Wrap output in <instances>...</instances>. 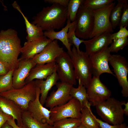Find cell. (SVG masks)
<instances>
[{
    "instance_id": "6da1fadb",
    "label": "cell",
    "mask_w": 128,
    "mask_h": 128,
    "mask_svg": "<svg viewBox=\"0 0 128 128\" xmlns=\"http://www.w3.org/2000/svg\"><path fill=\"white\" fill-rule=\"evenodd\" d=\"M17 31L9 28L0 32V61L6 63L11 69L18 66V56L22 48Z\"/></svg>"
},
{
    "instance_id": "7a4b0ae2",
    "label": "cell",
    "mask_w": 128,
    "mask_h": 128,
    "mask_svg": "<svg viewBox=\"0 0 128 128\" xmlns=\"http://www.w3.org/2000/svg\"><path fill=\"white\" fill-rule=\"evenodd\" d=\"M68 18L67 7L54 4L43 7L33 17L32 23L43 31L54 30L63 27Z\"/></svg>"
},
{
    "instance_id": "3957f363",
    "label": "cell",
    "mask_w": 128,
    "mask_h": 128,
    "mask_svg": "<svg viewBox=\"0 0 128 128\" xmlns=\"http://www.w3.org/2000/svg\"><path fill=\"white\" fill-rule=\"evenodd\" d=\"M125 102L110 97L95 106L98 114L105 122L113 125H120L124 120L122 106Z\"/></svg>"
},
{
    "instance_id": "277c9868",
    "label": "cell",
    "mask_w": 128,
    "mask_h": 128,
    "mask_svg": "<svg viewBox=\"0 0 128 128\" xmlns=\"http://www.w3.org/2000/svg\"><path fill=\"white\" fill-rule=\"evenodd\" d=\"M70 56L73 64L76 80L87 88L93 75L89 56L85 52L78 51L73 46Z\"/></svg>"
},
{
    "instance_id": "5b68a950",
    "label": "cell",
    "mask_w": 128,
    "mask_h": 128,
    "mask_svg": "<svg viewBox=\"0 0 128 128\" xmlns=\"http://www.w3.org/2000/svg\"><path fill=\"white\" fill-rule=\"evenodd\" d=\"M37 86V80H33L26 83L20 88H13L0 93V96L13 101L19 105L23 111H26L29 102L36 98Z\"/></svg>"
},
{
    "instance_id": "8992f818",
    "label": "cell",
    "mask_w": 128,
    "mask_h": 128,
    "mask_svg": "<svg viewBox=\"0 0 128 128\" xmlns=\"http://www.w3.org/2000/svg\"><path fill=\"white\" fill-rule=\"evenodd\" d=\"M75 20L76 36L83 39H89L94 27L93 9L82 4L78 10Z\"/></svg>"
},
{
    "instance_id": "52a82bcc",
    "label": "cell",
    "mask_w": 128,
    "mask_h": 128,
    "mask_svg": "<svg viewBox=\"0 0 128 128\" xmlns=\"http://www.w3.org/2000/svg\"><path fill=\"white\" fill-rule=\"evenodd\" d=\"M115 3L116 2L114 1L101 8L93 9L94 27L90 39L102 33L105 32L112 33L113 32L110 21V15Z\"/></svg>"
},
{
    "instance_id": "ba28073f",
    "label": "cell",
    "mask_w": 128,
    "mask_h": 128,
    "mask_svg": "<svg viewBox=\"0 0 128 128\" xmlns=\"http://www.w3.org/2000/svg\"><path fill=\"white\" fill-rule=\"evenodd\" d=\"M109 63L113 67L120 86L121 87L123 96L128 97V63L123 56L119 54L111 55Z\"/></svg>"
},
{
    "instance_id": "9c48e42d",
    "label": "cell",
    "mask_w": 128,
    "mask_h": 128,
    "mask_svg": "<svg viewBox=\"0 0 128 128\" xmlns=\"http://www.w3.org/2000/svg\"><path fill=\"white\" fill-rule=\"evenodd\" d=\"M82 108L80 102L72 98L66 103L50 109V119L54 123L66 118L80 119Z\"/></svg>"
},
{
    "instance_id": "30bf717a",
    "label": "cell",
    "mask_w": 128,
    "mask_h": 128,
    "mask_svg": "<svg viewBox=\"0 0 128 128\" xmlns=\"http://www.w3.org/2000/svg\"><path fill=\"white\" fill-rule=\"evenodd\" d=\"M56 72L61 82L73 85L76 84L74 67L71 59L64 51L56 59Z\"/></svg>"
},
{
    "instance_id": "8fae6325",
    "label": "cell",
    "mask_w": 128,
    "mask_h": 128,
    "mask_svg": "<svg viewBox=\"0 0 128 128\" xmlns=\"http://www.w3.org/2000/svg\"><path fill=\"white\" fill-rule=\"evenodd\" d=\"M88 100L95 106L110 97V91L100 80L99 77L93 76L86 88Z\"/></svg>"
},
{
    "instance_id": "7c38bea8",
    "label": "cell",
    "mask_w": 128,
    "mask_h": 128,
    "mask_svg": "<svg viewBox=\"0 0 128 128\" xmlns=\"http://www.w3.org/2000/svg\"><path fill=\"white\" fill-rule=\"evenodd\" d=\"M111 52L110 47H108L89 56L92 66L93 76L100 77L102 74L107 73L115 76L109 65Z\"/></svg>"
},
{
    "instance_id": "4fadbf2b",
    "label": "cell",
    "mask_w": 128,
    "mask_h": 128,
    "mask_svg": "<svg viewBox=\"0 0 128 128\" xmlns=\"http://www.w3.org/2000/svg\"><path fill=\"white\" fill-rule=\"evenodd\" d=\"M56 85L57 90L47 96L45 104L46 107L50 109L66 103L72 98L70 93L73 85L61 82Z\"/></svg>"
},
{
    "instance_id": "5bb4252c",
    "label": "cell",
    "mask_w": 128,
    "mask_h": 128,
    "mask_svg": "<svg viewBox=\"0 0 128 128\" xmlns=\"http://www.w3.org/2000/svg\"><path fill=\"white\" fill-rule=\"evenodd\" d=\"M40 89L38 85L36 98L34 101L29 102L27 110L31 116L37 121L53 125V122L50 119L51 111L41 104L40 101Z\"/></svg>"
},
{
    "instance_id": "9a60e30c",
    "label": "cell",
    "mask_w": 128,
    "mask_h": 128,
    "mask_svg": "<svg viewBox=\"0 0 128 128\" xmlns=\"http://www.w3.org/2000/svg\"><path fill=\"white\" fill-rule=\"evenodd\" d=\"M57 40L49 43L39 53L32 59L36 65L43 64L55 61L56 59L64 51L59 45Z\"/></svg>"
},
{
    "instance_id": "2e32d148",
    "label": "cell",
    "mask_w": 128,
    "mask_h": 128,
    "mask_svg": "<svg viewBox=\"0 0 128 128\" xmlns=\"http://www.w3.org/2000/svg\"><path fill=\"white\" fill-rule=\"evenodd\" d=\"M44 35L32 40L26 42L21 50V55L19 61L24 59H32L41 52L51 41Z\"/></svg>"
},
{
    "instance_id": "e0dca14e",
    "label": "cell",
    "mask_w": 128,
    "mask_h": 128,
    "mask_svg": "<svg viewBox=\"0 0 128 128\" xmlns=\"http://www.w3.org/2000/svg\"><path fill=\"white\" fill-rule=\"evenodd\" d=\"M112 33L105 32L98 34L83 43L86 53L89 55L99 52L108 47L113 41Z\"/></svg>"
},
{
    "instance_id": "ac0fdd59",
    "label": "cell",
    "mask_w": 128,
    "mask_h": 128,
    "mask_svg": "<svg viewBox=\"0 0 128 128\" xmlns=\"http://www.w3.org/2000/svg\"><path fill=\"white\" fill-rule=\"evenodd\" d=\"M36 65L32 59L19 61L18 68L14 70L12 76L13 88L19 89L26 84L25 80L31 69Z\"/></svg>"
},
{
    "instance_id": "d6986e66",
    "label": "cell",
    "mask_w": 128,
    "mask_h": 128,
    "mask_svg": "<svg viewBox=\"0 0 128 128\" xmlns=\"http://www.w3.org/2000/svg\"><path fill=\"white\" fill-rule=\"evenodd\" d=\"M56 70L55 62L36 65L30 71L25 80L26 83L36 80L45 79Z\"/></svg>"
},
{
    "instance_id": "ffe728a7",
    "label": "cell",
    "mask_w": 128,
    "mask_h": 128,
    "mask_svg": "<svg viewBox=\"0 0 128 128\" xmlns=\"http://www.w3.org/2000/svg\"><path fill=\"white\" fill-rule=\"evenodd\" d=\"M0 108L4 113L16 120L18 126L23 128L22 115L23 111L19 105L12 100L0 96Z\"/></svg>"
},
{
    "instance_id": "44dd1931",
    "label": "cell",
    "mask_w": 128,
    "mask_h": 128,
    "mask_svg": "<svg viewBox=\"0 0 128 128\" xmlns=\"http://www.w3.org/2000/svg\"><path fill=\"white\" fill-rule=\"evenodd\" d=\"M76 22V20L71 22L68 17L66 26L61 30L58 32L54 30L45 31L44 35L52 41L57 40L60 41L67 49L68 53L70 56L71 53V46L72 45L69 41L67 34L69 27Z\"/></svg>"
},
{
    "instance_id": "7402d4cb",
    "label": "cell",
    "mask_w": 128,
    "mask_h": 128,
    "mask_svg": "<svg viewBox=\"0 0 128 128\" xmlns=\"http://www.w3.org/2000/svg\"><path fill=\"white\" fill-rule=\"evenodd\" d=\"M59 80L56 70L45 80H36L40 90V101L43 105L45 104L49 92L52 88L56 84Z\"/></svg>"
},
{
    "instance_id": "603a6c76",
    "label": "cell",
    "mask_w": 128,
    "mask_h": 128,
    "mask_svg": "<svg viewBox=\"0 0 128 128\" xmlns=\"http://www.w3.org/2000/svg\"><path fill=\"white\" fill-rule=\"evenodd\" d=\"M12 5L14 8L21 14L24 19L27 34L26 37L27 41H30L44 35L43 31L41 28L29 21L27 18L22 11L20 6L16 1H14Z\"/></svg>"
},
{
    "instance_id": "cb8c5ba5",
    "label": "cell",
    "mask_w": 128,
    "mask_h": 128,
    "mask_svg": "<svg viewBox=\"0 0 128 128\" xmlns=\"http://www.w3.org/2000/svg\"><path fill=\"white\" fill-rule=\"evenodd\" d=\"M86 88L80 83L77 88L73 86L70 91L71 96L78 100L81 104L82 108L85 106L91 107V105L89 101Z\"/></svg>"
},
{
    "instance_id": "d4e9b609",
    "label": "cell",
    "mask_w": 128,
    "mask_h": 128,
    "mask_svg": "<svg viewBox=\"0 0 128 128\" xmlns=\"http://www.w3.org/2000/svg\"><path fill=\"white\" fill-rule=\"evenodd\" d=\"M80 119L81 124L86 128H100L99 123L95 119L91 107L85 106L81 110Z\"/></svg>"
},
{
    "instance_id": "484cf974",
    "label": "cell",
    "mask_w": 128,
    "mask_h": 128,
    "mask_svg": "<svg viewBox=\"0 0 128 128\" xmlns=\"http://www.w3.org/2000/svg\"><path fill=\"white\" fill-rule=\"evenodd\" d=\"M117 3L112 10L110 20L113 29L119 26L124 7L127 0H118Z\"/></svg>"
},
{
    "instance_id": "4316f807",
    "label": "cell",
    "mask_w": 128,
    "mask_h": 128,
    "mask_svg": "<svg viewBox=\"0 0 128 128\" xmlns=\"http://www.w3.org/2000/svg\"><path fill=\"white\" fill-rule=\"evenodd\" d=\"M22 119L23 128H53L52 125L36 120L27 110L23 111Z\"/></svg>"
},
{
    "instance_id": "83f0119b",
    "label": "cell",
    "mask_w": 128,
    "mask_h": 128,
    "mask_svg": "<svg viewBox=\"0 0 128 128\" xmlns=\"http://www.w3.org/2000/svg\"><path fill=\"white\" fill-rule=\"evenodd\" d=\"M80 119L68 118L53 123V128H77L81 125Z\"/></svg>"
},
{
    "instance_id": "f1b7e54d",
    "label": "cell",
    "mask_w": 128,
    "mask_h": 128,
    "mask_svg": "<svg viewBox=\"0 0 128 128\" xmlns=\"http://www.w3.org/2000/svg\"><path fill=\"white\" fill-rule=\"evenodd\" d=\"M14 70H11L5 74L0 76V93L13 88L12 76Z\"/></svg>"
},
{
    "instance_id": "f546056e",
    "label": "cell",
    "mask_w": 128,
    "mask_h": 128,
    "mask_svg": "<svg viewBox=\"0 0 128 128\" xmlns=\"http://www.w3.org/2000/svg\"><path fill=\"white\" fill-rule=\"evenodd\" d=\"M83 0H69L67 6L68 17L71 22L76 20L79 9L82 4Z\"/></svg>"
},
{
    "instance_id": "4dcf8cb0",
    "label": "cell",
    "mask_w": 128,
    "mask_h": 128,
    "mask_svg": "<svg viewBox=\"0 0 128 128\" xmlns=\"http://www.w3.org/2000/svg\"><path fill=\"white\" fill-rule=\"evenodd\" d=\"M76 23L69 27L67 34V37L69 43L72 45H73L78 51H79L80 45L82 43H83L85 40L80 39L75 35Z\"/></svg>"
},
{
    "instance_id": "1f68e13d",
    "label": "cell",
    "mask_w": 128,
    "mask_h": 128,
    "mask_svg": "<svg viewBox=\"0 0 128 128\" xmlns=\"http://www.w3.org/2000/svg\"><path fill=\"white\" fill-rule=\"evenodd\" d=\"M114 0H83L82 5L92 9L103 8L114 1Z\"/></svg>"
},
{
    "instance_id": "d6a6232c",
    "label": "cell",
    "mask_w": 128,
    "mask_h": 128,
    "mask_svg": "<svg viewBox=\"0 0 128 128\" xmlns=\"http://www.w3.org/2000/svg\"><path fill=\"white\" fill-rule=\"evenodd\" d=\"M128 37L119 38L113 41L109 47L111 52L117 53L123 49L128 44Z\"/></svg>"
},
{
    "instance_id": "836d02e7",
    "label": "cell",
    "mask_w": 128,
    "mask_h": 128,
    "mask_svg": "<svg viewBox=\"0 0 128 128\" xmlns=\"http://www.w3.org/2000/svg\"><path fill=\"white\" fill-rule=\"evenodd\" d=\"M128 26V5L127 2L125 4L121 15L119 26L127 27Z\"/></svg>"
},
{
    "instance_id": "e575fe53",
    "label": "cell",
    "mask_w": 128,
    "mask_h": 128,
    "mask_svg": "<svg viewBox=\"0 0 128 128\" xmlns=\"http://www.w3.org/2000/svg\"><path fill=\"white\" fill-rule=\"evenodd\" d=\"M119 30L117 32L112 33V36L113 41L118 39L128 37V31L126 26L120 27Z\"/></svg>"
},
{
    "instance_id": "d590c367",
    "label": "cell",
    "mask_w": 128,
    "mask_h": 128,
    "mask_svg": "<svg viewBox=\"0 0 128 128\" xmlns=\"http://www.w3.org/2000/svg\"><path fill=\"white\" fill-rule=\"evenodd\" d=\"M95 119L99 123L100 128H120L121 124L117 125H111L109 124L104 122L101 120L97 118L94 115Z\"/></svg>"
},
{
    "instance_id": "8d00e7d4",
    "label": "cell",
    "mask_w": 128,
    "mask_h": 128,
    "mask_svg": "<svg viewBox=\"0 0 128 128\" xmlns=\"http://www.w3.org/2000/svg\"><path fill=\"white\" fill-rule=\"evenodd\" d=\"M69 1V0H45L44 1L49 4H57L67 7Z\"/></svg>"
},
{
    "instance_id": "74e56055",
    "label": "cell",
    "mask_w": 128,
    "mask_h": 128,
    "mask_svg": "<svg viewBox=\"0 0 128 128\" xmlns=\"http://www.w3.org/2000/svg\"><path fill=\"white\" fill-rule=\"evenodd\" d=\"M11 70L6 63L0 61V76L5 74Z\"/></svg>"
},
{
    "instance_id": "f35d334b",
    "label": "cell",
    "mask_w": 128,
    "mask_h": 128,
    "mask_svg": "<svg viewBox=\"0 0 128 128\" xmlns=\"http://www.w3.org/2000/svg\"><path fill=\"white\" fill-rule=\"evenodd\" d=\"M12 117L4 113L0 108V128H1L4 124Z\"/></svg>"
},
{
    "instance_id": "ab89813d",
    "label": "cell",
    "mask_w": 128,
    "mask_h": 128,
    "mask_svg": "<svg viewBox=\"0 0 128 128\" xmlns=\"http://www.w3.org/2000/svg\"><path fill=\"white\" fill-rule=\"evenodd\" d=\"M7 122L13 128H23V127L18 126L16 123L15 120L12 117L10 118L7 121Z\"/></svg>"
},
{
    "instance_id": "60d3db41",
    "label": "cell",
    "mask_w": 128,
    "mask_h": 128,
    "mask_svg": "<svg viewBox=\"0 0 128 128\" xmlns=\"http://www.w3.org/2000/svg\"><path fill=\"white\" fill-rule=\"evenodd\" d=\"M123 105H124V108L123 109L124 114L127 116L128 115V102H125L123 104Z\"/></svg>"
},
{
    "instance_id": "b9f144b4",
    "label": "cell",
    "mask_w": 128,
    "mask_h": 128,
    "mask_svg": "<svg viewBox=\"0 0 128 128\" xmlns=\"http://www.w3.org/2000/svg\"><path fill=\"white\" fill-rule=\"evenodd\" d=\"M1 128H13V127L6 122L3 125Z\"/></svg>"
},
{
    "instance_id": "7bdbcfd3",
    "label": "cell",
    "mask_w": 128,
    "mask_h": 128,
    "mask_svg": "<svg viewBox=\"0 0 128 128\" xmlns=\"http://www.w3.org/2000/svg\"><path fill=\"white\" fill-rule=\"evenodd\" d=\"M120 128H128V126H126L125 124L122 123L121 124Z\"/></svg>"
},
{
    "instance_id": "ee69618b",
    "label": "cell",
    "mask_w": 128,
    "mask_h": 128,
    "mask_svg": "<svg viewBox=\"0 0 128 128\" xmlns=\"http://www.w3.org/2000/svg\"><path fill=\"white\" fill-rule=\"evenodd\" d=\"M77 128H86L82 125H80V126L77 127Z\"/></svg>"
},
{
    "instance_id": "f6af8a7d",
    "label": "cell",
    "mask_w": 128,
    "mask_h": 128,
    "mask_svg": "<svg viewBox=\"0 0 128 128\" xmlns=\"http://www.w3.org/2000/svg\"></svg>"
}]
</instances>
